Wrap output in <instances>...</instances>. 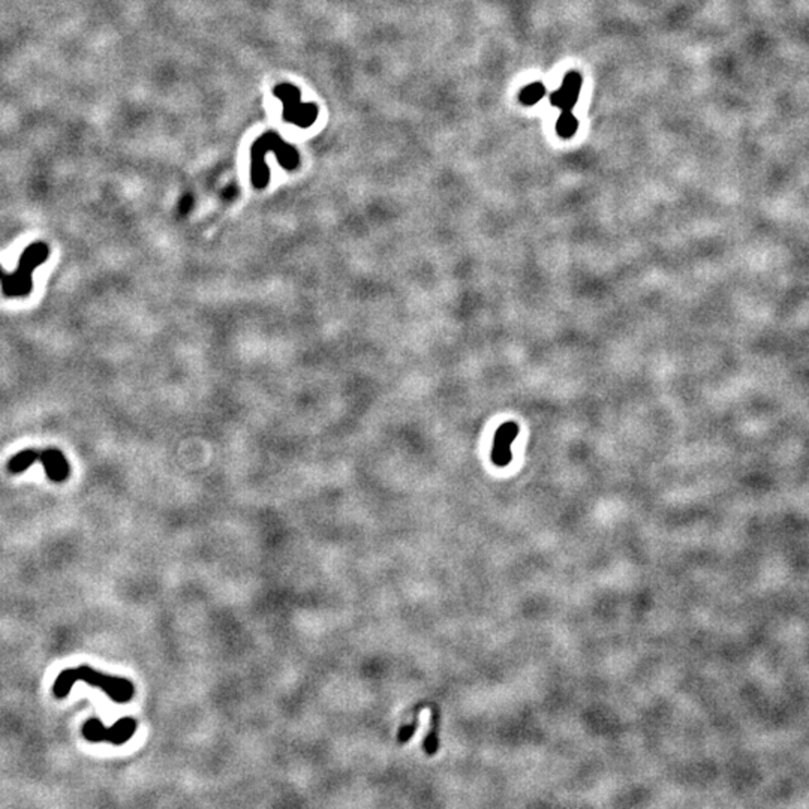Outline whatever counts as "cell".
<instances>
[{
  "label": "cell",
  "mask_w": 809,
  "mask_h": 809,
  "mask_svg": "<svg viewBox=\"0 0 809 809\" xmlns=\"http://www.w3.org/2000/svg\"><path fill=\"white\" fill-rule=\"evenodd\" d=\"M75 682H86L87 685L101 688L116 703H128L135 693L132 682L128 679L99 673L89 666H79L75 668H66L59 674L53 685V695L59 700L66 698Z\"/></svg>",
  "instance_id": "cell-1"
},
{
  "label": "cell",
  "mask_w": 809,
  "mask_h": 809,
  "mask_svg": "<svg viewBox=\"0 0 809 809\" xmlns=\"http://www.w3.org/2000/svg\"><path fill=\"white\" fill-rule=\"evenodd\" d=\"M135 730H137V722L132 718H121L113 724V727H105L98 718H93L83 725L81 733L89 742H94V744L108 742L113 745H123L131 740Z\"/></svg>",
  "instance_id": "cell-2"
},
{
  "label": "cell",
  "mask_w": 809,
  "mask_h": 809,
  "mask_svg": "<svg viewBox=\"0 0 809 809\" xmlns=\"http://www.w3.org/2000/svg\"><path fill=\"white\" fill-rule=\"evenodd\" d=\"M275 94L280 101H283V105H285L283 117L288 121H295V123L300 125H307L310 121H314L317 116V106L302 104L300 92L295 87L288 84L277 86L275 89Z\"/></svg>",
  "instance_id": "cell-3"
},
{
  "label": "cell",
  "mask_w": 809,
  "mask_h": 809,
  "mask_svg": "<svg viewBox=\"0 0 809 809\" xmlns=\"http://www.w3.org/2000/svg\"><path fill=\"white\" fill-rule=\"evenodd\" d=\"M583 77L576 71H571L565 75L561 87L551 93L550 102L553 106L561 108L562 111H571L574 105L577 104L580 90H582Z\"/></svg>",
  "instance_id": "cell-4"
},
{
  "label": "cell",
  "mask_w": 809,
  "mask_h": 809,
  "mask_svg": "<svg viewBox=\"0 0 809 809\" xmlns=\"http://www.w3.org/2000/svg\"><path fill=\"white\" fill-rule=\"evenodd\" d=\"M39 461L45 468L47 477L54 483H62L70 478V462L57 448H47L39 453Z\"/></svg>",
  "instance_id": "cell-5"
},
{
  "label": "cell",
  "mask_w": 809,
  "mask_h": 809,
  "mask_svg": "<svg viewBox=\"0 0 809 809\" xmlns=\"http://www.w3.org/2000/svg\"><path fill=\"white\" fill-rule=\"evenodd\" d=\"M517 436V424L505 423L496 431L492 458L499 466H505L511 461V444Z\"/></svg>",
  "instance_id": "cell-6"
},
{
  "label": "cell",
  "mask_w": 809,
  "mask_h": 809,
  "mask_svg": "<svg viewBox=\"0 0 809 809\" xmlns=\"http://www.w3.org/2000/svg\"><path fill=\"white\" fill-rule=\"evenodd\" d=\"M0 280H2V291L8 297H24L33 287L32 272L20 267L11 275H4Z\"/></svg>",
  "instance_id": "cell-7"
},
{
  "label": "cell",
  "mask_w": 809,
  "mask_h": 809,
  "mask_svg": "<svg viewBox=\"0 0 809 809\" xmlns=\"http://www.w3.org/2000/svg\"><path fill=\"white\" fill-rule=\"evenodd\" d=\"M47 258H48V248H47V245H45V243L38 241V243H33V245H31L29 248H27V249L23 252L21 258H20V263H18V267L27 270V272H33V270H35L38 265L43 264Z\"/></svg>",
  "instance_id": "cell-8"
},
{
  "label": "cell",
  "mask_w": 809,
  "mask_h": 809,
  "mask_svg": "<svg viewBox=\"0 0 809 809\" xmlns=\"http://www.w3.org/2000/svg\"><path fill=\"white\" fill-rule=\"evenodd\" d=\"M36 461H39V453L35 450H24L18 454L13 456L9 463H8V469L11 474H21L23 470H26L27 468H31Z\"/></svg>",
  "instance_id": "cell-9"
},
{
  "label": "cell",
  "mask_w": 809,
  "mask_h": 809,
  "mask_svg": "<svg viewBox=\"0 0 809 809\" xmlns=\"http://www.w3.org/2000/svg\"><path fill=\"white\" fill-rule=\"evenodd\" d=\"M578 129V120L571 111H562L556 120V132L561 138H573Z\"/></svg>",
  "instance_id": "cell-10"
},
{
  "label": "cell",
  "mask_w": 809,
  "mask_h": 809,
  "mask_svg": "<svg viewBox=\"0 0 809 809\" xmlns=\"http://www.w3.org/2000/svg\"><path fill=\"white\" fill-rule=\"evenodd\" d=\"M546 87L543 83H532L523 87L519 93V101L523 105H535L546 97Z\"/></svg>",
  "instance_id": "cell-11"
},
{
  "label": "cell",
  "mask_w": 809,
  "mask_h": 809,
  "mask_svg": "<svg viewBox=\"0 0 809 809\" xmlns=\"http://www.w3.org/2000/svg\"><path fill=\"white\" fill-rule=\"evenodd\" d=\"M191 202H192V198H191V197H189L187 202H186V197H185V199H183V202H182V206H180L182 213H186V211L189 210V207H191Z\"/></svg>",
  "instance_id": "cell-12"
},
{
  "label": "cell",
  "mask_w": 809,
  "mask_h": 809,
  "mask_svg": "<svg viewBox=\"0 0 809 809\" xmlns=\"http://www.w3.org/2000/svg\"><path fill=\"white\" fill-rule=\"evenodd\" d=\"M2 276H4V272H2V267H0V279H2Z\"/></svg>",
  "instance_id": "cell-13"
}]
</instances>
